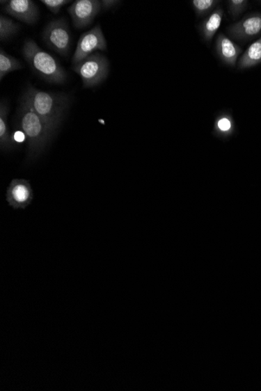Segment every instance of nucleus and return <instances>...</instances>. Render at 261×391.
I'll list each match as a JSON object with an SVG mask.
<instances>
[{
    "instance_id": "nucleus-1",
    "label": "nucleus",
    "mask_w": 261,
    "mask_h": 391,
    "mask_svg": "<svg viewBox=\"0 0 261 391\" xmlns=\"http://www.w3.org/2000/svg\"><path fill=\"white\" fill-rule=\"evenodd\" d=\"M16 124L18 129L26 136L29 159L39 157L56 132L33 110L23 96L18 107Z\"/></svg>"
},
{
    "instance_id": "nucleus-2",
    "label": "nucleus",
    "mask_w": 261,
    "mask_h": 391,
    "mask_svg": "<svg viewBox=\"0 0 261 391\" xmlns=\"http://www.w3.org/2000/svg\"><path fill=\"white\" fill-rule=\"evenodd\" d=\"M22 96L56 131L65 118L72 102L68 94L45 92L31 86H28Z\"/></svg>"
},
{
    "instance_id": "nucleus-3",
    "label": "nucleus",
    "mask_w": 261,
    "mask_h": 391,
    "mask_svg": "<svg viewBox=\"0 0 261 391\" xmlns=\"http://www.w3.org/2000/svg\"><path fill=\"white\" fill-rule=\"evenodd\" d=\"M22 53L31 68L43 80L58 85L66 81L68 75L65 68L54 56L45 52L33 40L24 42Z\"/></svg>"
},
{
    "instance_id": "nucleus-4",
    "label": "nucleus",
    "mask_w": 261,
    "mask_h": 391,
    "mask_svg": "<svg viewBox=\"0 0 261 391\" xmlns=\"http://www.w3.org/2000/svg\"><path fill=\"white\" fill-rule=\"evenodd\" d=\"M109 67L106 57L97 52L72 66V70L80 76L84 88H93L106 80Z\"/></svg>"
},
{
    "instance_id": "nucleus-5",
    "label": "nucleus",
    "mask_w": 261,
    "mask_h": 391,
    "mask_svg": "<svg viewBox=\"0 0 261 391\" xmlns=\"http://www.w3.org/2000/svg\"><path fill=\"white\" fill-rule=\"evenodd\" d=\"M43 40L54 52L68 57L71 50L72 33L66 19L49 22L43 31Z\"/></svg>"
},
{
    "instance_id": "nucleus-6",
    "label": "nucleus",
    "mask_w": 261,
    "mask_h": 391,
    "mask_svg": "<svg viewBox=\"0 0 261 391\" xmlns=\"http://www.w3.org/2000/svg\"><path fill=\"white\" fill-rule=\"evenodd\" d=\"M106 41L100 24L82 34L72 58V66L98 51L106 50Z\"/></svg>"
},
{
    "instance_id": "nucleus-7",
    "label": "nucleus",
    "mask_w": 261,
    "mask_h": 391,
    "mask_svg": "<svg viewBox=\"0 0 261 391\" xmlns=\"http://www.w3.org/2000/svg\"><path fill=\"white\" fill-rule=\"evenodd\" d=\"M101 9V1L97 0H77L68 11L71 16L74 26L76 29L88 27L94 21Z\"/></svg>"
},
{
    "instance_id": "nucleus-8",
    "label": "nucleus",
    "mask_w": 261,
    "mask_h": 391,
    "mask_svg": "<svg viewBox=\"0 0 261 391\" xmlns=\"http://www.w3.org/2000/svg\"><path fill=\"white\" fill-rule=\"evenodd\" d=\"M6 198L9 206L15 209L28 207L34 198L33 190L29 181L14 179L6 189Z\"/></svg>"
},
{
    "instance_id": "nucleus-9",
    "label": "nucleus",
    "mask_w": 261,
    "mask_h": 391,
    "mask_svg": "<svg viewBox=\"0 0 261 391\" xmlns=\"http://www.w3.org/2000/svg\"><path fill=\"white\" fill-rule=\"evenodd\" d=\"M6 14L28 24H34L39 19L40 11L31 0H10L3 6Z\"/></svg>"
},
{
    "instance_id": "nucleus-10",
    "label": "nucleus",
    "mask_w": 261,
    "mask_h": 391,
    "mask_svg": "<svg viewBox=\"0 0 261 391\" xmlns=\"http://www.w3.org/2000/svg\"><path fill=\"white\" fill-rule=\"evenodd\" d=\"M228 34L238 40H251L261 33V13L246 16L228 29Z\"/></svg>"
},
{
    "instance_id": "nucleus-11",
    "label": "nucleus",
    "mask_w": 261,
    "mask_h": 391,
    "mask_svg": "<svg viewBox=\"0 0 261 391\" xmlns=\"http://www.w3.org/2000/svg\"><path fill=\"white\" fill-rule=\"evenodd\" d=\"M216 52L223 63L228 66L235 67L239 56L242 53V49L230 38L220 33L216 40Z\"/></svg>"
},
{
    "instance_id": "nucleus-12",
    "label": "nucleus",
    "mask_w": 261,
    "mask_h": 391,
    "mask_svg": "<svg viewBox=\"0 0 261 391\" xmlns=\"http://www.w3.org/2000/svg\"><path fill=\"white\" fill-rule=\"evenodd\" d=\"M9 107L6 102L0 104V148L3 152H8L15 148V142L13 134L10 133L8 116Z\"/></svg>"
},
{
    "instance_id": "nucleus-13",
    "label": "nucleus",
    "mask_w": 261,
    "mask_h": 391,
    "mask_svg": "<svg viewBox=\"0 0 261 391\" xmlns=\"http://www.w3.org/2000/svg\"><path fill=\"white\" fill-rule=\"evenodd\" d=\"M223 17H224V10L219 8L203 22L200 31L203 40L206 42L212 40L221 26Z\"/></svg>"
},
{
    "instance_id": "nucleus-14",
    "label": "nucleus",
    "mask_w": 261,
    "mask_h": 391,
    "mask_svg": "<svg viewBox=\"0 0 261 391\" xmlns=\"http://www.w3.org/2000/svg\"><path fill=\"white\" fill-rule=\"evenodd\" d=\"M261 63V37L248 48L238 63L241 70L255 67Z\"/></svg>"
},
{
    "instance_id": "nucleus-15",
    "label": "nucleus",
    "mask_w": 261,
    "mask_h": 391,
    "mask_svg": "<svg viewBox=\"0 0 261 391\" xmlns=\"http://www.w3.org/2000/svg\"><path fill=\"white\" fill-rule=\"evenodd\" d=\"M22 68L20 61L6 54L2 48L0 49V80L2 81L6 74Z\"/></svg>"
},
{
    "instance_id": "nucleus-16",
    "label": "nucleus",
    "mask_w": 261,
    "mask_h": 391,
    "mask_svg": "<svg viewBox=\"0 0 261 391\" xmlns=\"http://www.w3.org/2000/svg\"><path fill=\"white\" fill-rule=\"evenodd\" d=\"M235 129L232 118L228 114H222L215 121L214 131L219 136L226 137L231 136Z\"/></svg>"
},
{
    "instance_id": "nucleus-17",
    "label": "nucleus",
    "mask_w": 261,
    "mask_h": 391,
    "mask_svg": "<svg viewBox=\"0 0 261 391\" xmlns=\"http://www.w3.org/2000/svg\"><path fill=\"white\" fill-rule=\"evenodd\" d=\"M20 29V24L3 15L0 16V40L2 41L8 40L11 36L15 35Z\"/></svg>"
},
{
    "instance_id": "nucleus-18",
    "label": "nucleus",
    "mask_w": 261,
    "mask_h": 391,
    "mask_svg": "<svg viewBox=\"0 0 261 391\" xmlns=\"http://www.w3.org/2000/svg\"><path fill=\"white\" fill-rule=\"evenodd\" d=\"M218 3L216 0H193L192 6L197 15L203 16L211 12Z\"/></svg>"
},
{
    "instance_id": "nucleus-19",
    "label": "nucleus",
    "mask_w": 261,
    "mask_h": 391,
    "mask_svg": "<svg viewBox=\"0 0 261 391\" xmlns=\"http://www.w3.org/2000/svg\"><path fill=\"white\" fill-rule=\"evenodd\" d=\"M249 1L246 0H231L228 1V11L234 18L239 17L247 8Z\"/></svg>"
},
{
    "instance_id": "nucleus-20",
    "label": "nucleus",
    "mask_w": 261,
    "mask_h": 391,
    "mask_svg": "<svg viewBox=\"0 0 261 391\" xmlns=\"http://www.w3.org/2000/svg\"><path fill=\"white\" fill-rule=\"evenodd\" d=\"M42 3L54 14H58L63 6L71 3L68 0H42Z\"/></svg>"
},
{
    "instance_id": "nucleus-21",
    "label": "nucleus",
    "mask_w": 261,
    "mask_h": 391,
    "mask_svg": "<svg viewBox=\"0 0 261 391\" xmlns=\"http://www.w3.org/2000/svg\"><path fill=\"white\" fill-rule=\"evenodd\" d=\"M15 143H22L24 140H26V136H25L24 133L22 130L17 131L14 134H13Z\"/></svg>"
},
{
    "instance_id": "nucleus-22",
    "label": "nucleus",
    "mask_w": 261,
    "mask_h": 391,
    "mask_svg": "<svg viewBox=\"0 0 261 391\" xmlns=\"http://www.w3.org/2000/svg\"><path fill=\"white\" fill-rule=\"evenodd\" d=\"M119 2L113 1V0H104V1H101V9L109 10L113 8Z\"/></svg>"
}]
</instances>
